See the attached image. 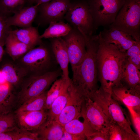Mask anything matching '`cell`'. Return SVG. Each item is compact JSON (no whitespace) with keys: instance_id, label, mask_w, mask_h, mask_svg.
Wrapping results in <instances>:
<instances>
[{"instance_id":"cell-14","label":"cell","mask_w":140,"mask_h":140,"mask_svg":"<svg viewBox=\"0 0 140 140\" xmlns=\"http://www.w3.org/2000/svg\"><path fill=\"white\" fill-rule=\"evenodd\" d=\"M98 35L103 41L114 45L123 52H126L136 42L128 33L115 28L104 29Z\"/></svg>"},{"instance_id":"cell-3","label":"cell","mask_w":140,"mask_h":140,"mask_svg":"<svg viewBox=\"0 0 140 140\" xmlns=\"http://www.w3.org/2000/svg\"><path fill=\"white\" fill-rule=\"evenodd\" d=\"M89 97L100 107L111 123L120 126L133 135L137 140H140L132 130L130 121L120 103L112 97L111 93L100 87L90 93Z\"/></svg>"},{"instance_id":"cell-27","label":"cell","mask_w":140,"mask_h":140,"mask_svg":"<svg viewBox=\"0 0 140 140\" xmlns=\"http://www.w3.org/2000/svg\"><path fill=\"white\" fill-rule=\"evenodd\" d=\"M67 80H65L61 76L53 82L51 87L47 92L45 110H48L50 108L53 102L59 95Z\"/></svg>"},{"instance_id":"cell-10","label":"cell","mask_w":140,"mask_h":140,"mask_svg":"<svg viewBox=\"0 0 140 140\" xmlns=\"http://www.w3.org/2000/svg\"><path fill=\"white\" fill-rule=\"evenodd\" d=\"M61 38L66 46L73 72L81 64L86 54L85 39L78 29L73 27L67 35Z\"/></svg>"},{"instance_id":"cell-18","label":"cell","mask_w":140,"mask_h":140,"mask_svg":"<svg viewBox=\"0 0 140 140\" xmlns=\"http://www.w3.org/2000/svg\"><path fill=\"white\" fill-rule=\"evenodd\" d=\"M38 6L34 5L23 7L14 13L12 16L8 17L9 26L13 25L23 28L31 26L38 12Z\"/></svg>"},{"instance_id":"cell-12","label":"cell","mask_w":140,"mask_h":140,"mask_svg":"<svg viewBox=\"0 0 140 140\" xmlns=\"http://www.w3.org/2000/svg\"><path fill=\"white\" fill-rule=\"evenodd\" d=\"M71 3L70 0H53L40 5V17L42 22L62 21Z\"/></svg>"},{"instance_id":"cell-24","label":"cell","mask_w":140,"mask_h":140,"mask_svg":"<svg viewBox=\"0 0 140 140\" xmlns=\"http://www.w3.org/2000/svg\"><path fill=\"white\" fill-rule=\"evenodd\" d=\"M44 32L40 36L41 39L62 37L67 35L72 27L63 21L52 22Z\"/></svg>"},{"instance_id":"cell-23","label":"cell","mask_w":140,"mask_h":140,"mask_svg":"<svg viewBox=\"0 0 140 140\" xmlns=\"http://www.w3.org/2000/svg\"><path fill=\"white\" fill-rule=\"evenodd\" d=\"M12 86L7 82L0 84V114L11 113L15 100Z\"/></svg>"},{"instance_id":"cell-28","label":"cell","mask_w":140,"mask_h":140,"mask_svg":"<svg viewBox=\"0 0 140 140\" xmlns=\"http://www.w3.org/2000/svg\"><path fill=\"white\" fill-rule=\"evenodd\" d=\"M107 134L109 140H137L133 135L122 127L111 123Z\"/></svg>"},{"instance_id":"cell-9","label":"cell","mask_w":140,"mask_h":140,"mask_svg":"<svg viewBox=\"0 0 140 140\" xmlns=\"http://www.w3.org/2000/svg\"><path fill=\"white\" fill-rule=\"evenodd\" d=\"M66 105L56 121L63 126L72 120L79 117L83 105L89 94L74 85L71 82L68 88Z\"/></svg>"},{"instance_id":"cell-40","label":"cell","mask_w":140,"mask_h":140,"mask_svg":"<svg viewBox=\"0 0 140 140\" xmlns=\"http://www.w3.org/2000/svg\"><path fill=\"white\" fill-rule=\"evenodd\" d=\"M52 0H37L36 5L39 6L41 4L48 3Z\"/></svg>"},{"instance_id":"cell-4","label":"cell","mask_w":140,"mask_h":140,"mask_svg":"<svg viewBox=\"0 0 140 140\" xmlns=\"http://www.w3.org/2000/svg\"><path fill=\"white\" fill-rule=\"evenodd\" d=\"M109 28L123 31L140 41V0H125Z\"/></svg>"},{"instance_id":"cell-42","label":"cell","mask_w":140,"mask_h":140,"mask_svg":"<svg viewBox=\"0 0 140 140\" xmlns=\"http://www.w3.org/2000/svg\"><path fill=\"white\" fill-rule=\"evenodd\" d=\"M31 2H36L37 0H30Z\"/></svg>"},{"instance_id":"cell-20","label":"cell","mask_w":140,"mask_h":140,"mask_svg":"<svg viewBox=\"0 0 140 140\" xmlns=\"http://www.w3.org/2000/svg\"><path fill=\"white\" fill-rule=\"evenodd\" d=\"M11 31L19 41L32 48L38 44H41V39L38 29L32 26Z\"/></svg>"},{"instance_id":"cell-29","label":"cell","mask_w":140,"mask_h":140,"mask_svg":"<svg viewBox=\"0 0 140 140\" xmlns=\"http://www.w3.org/2000/svg\"><path fill=\"white\" fill-rule=\"evenodd\" d=\"M64 131L71 134L86 135L87 129L85 123L82 122L78 118L73 119L63 126Z\"/></svg>"},{"instance_id":"cell-1","label":"cell","mask_w":140,"mask_h":140,"mask_svg":"<svg viewBox=\"0 0 140 140\" xmlns=\"http://www.w3.org/2000/svg\"><path fill=\"white\" fill-rule=\"evenodd\" d=\"M98 36L96 58L98 80L100 87L111 93L112 87L121 84L122 67L127 58L126 51H121L114 45L104 42Z\"/></svg>"},{"instance_id":"cell-34","label":"cell","mask_w":140,"mask_h":140,"mask_svg":"<svg viewBox=\"0 0 140 140\" xmlns=\"http://www.w3.org/2000/svg\"><path fill=\"white\" fill-rule=\"evenodd\" d=\"M6 15L0 12V42L5 43L10 30L7 22L8 17Z\"/></svg>"},{"instance_id":"cell-35","label":"cell","mask_w":140,"mask_h":140,"mask_svg":"<svg viewBox=\"0 0 140 140\" xmlns=\"http://www.w3.org/2000/svg\"><path fill=\"white\" fill-rule=\"evenodd\" d=\"M126 107L130 113L136 133L140 138V112L136 111L131 107Z\"/></svg>"},{"instance_id":"cell-19","label":"cell","mask_w":140,"mask_h":140,"mask_svg":"<svg viewBox=\"0 0 140 140\" xmlns=\"http://www.w3.org/2000/svg\"><path fill=\"white\" fill-rule=\"evenodd\" d=\"M63 126L55 120L46 121L36 132L40 140H60L64 132Z\"/></svg>"},{"instance_id":"cell-15","label":"cell","mask_w":140,"mask_h":140,"mask_svg":"<svg viewBox=\"0 0 140 140\" xmlns=\"http://www.w3.org/2000/svg\"><path fill=\"white\" fill-rule=\"evenodd\" d=\"M111 95L119 103L132 107L140 112V93L130 90L122 84L112 87Z\"/></svg>"},{"instance_id":"cell-5","label":"cell","mask_w":140,"mask_h":140,"mask_svg":"<svg viewBox=\"0 0 140 140\" xmlns=\"http://www.w3.org/2000/svg\"><path fill=\"white\" fill-rule=\"evenodd\" d=\"M94 31L100 26H109L114 21L125 0H88Z\"/></svg>"},{"instance_id":"cell-32","label":"cell","mask_w":140,"mask_h":140,"mask_svg":"<svg viewBox=\"0 0 140 140\" xmlns=\"http://www.w3.org/2000/svg\"><path fill=\"white\" fill-rule=\"evenodd\" d=\"M126 51L127 59L140 70V41H136Z\"/></svg>"},{"instance_id":"cell-39","label":"cell","mask_w":140,"mask_h":140,"mask_svg":"<svg viewBox=\"0 0 140 140\" xmlns=\"http://www.w3.org/2000/svg\"><path fill=\"white\" fill-rule=\"evenodd\" d=\"M5 45V43L0 42V62L3 57L4 51L3 46Z\"/></svg>"},{"instance_id":"cell-7","label":"cell","mask_w":140,"mask_h":140,"mask_svg":"<svg viewBox=\"0 0 140 140\" xmlns=\"http://www.w3.org/2000/svg\"><path fill=\"white\" fill-rule=\"evenodd\" d=\"M64 19L72 27L88 36L93 35L94 31L93 20L87 1L71 2Z\"/></svg>"},{"instance_id":"cell-38","label":"cell","mask_w":140,"mask_h":140,"mask_svg":"<svg viewBox=\"0 0 140 140\" xmlns=\"http://www.w3.org/2000/svg\"><path fill=\"white\" fill-rule=\"evenodd\" d=\"M0 140H15L12 131L0 133Z\"/></svg>"},{"instance_id":"cell-30","label":"cell","mask_w":140,"mask_h":140,"mask_svg":"<svg viewBox=\"0 0 140 140\" xmlns=\"http://www.w3.org/2000/svg\"><path fill=\"white\" fill-rule=\"evenodd\" d=\"M25 0H0V12L5 15L15 13L23 8Z\"/></svg>"},{"instance_id":"cell-21","label":"cell","mask_w":140,"mask_h":140,"mask_svg":"<svg viewBox=\"0 0 140 140\" xmlns=\"http://www.w3.org/2000/svg\"><path fill=\"white\" fill-rule=\"evenodd\" d=\"M71 79L67 81L58 97L51 104L47 112V120L56 121L66 104L68 95V88Z\"/></svg>"},{"instance_id":"cell-41","label":"cell","mask_w":140,"mask_h":140,"mask_svg":"<svg viewBox=\"0 0 140 140\" xmlns=\"http://www.w3.org/2000/svg\"><path fill=\"white\" fill-rule=\"evenodd\" d=\"M6 82L4 76L1 70H0V84L4 83Z\"/></svg>"},{"instance_id":"cell-8","label":"cell","mask_w":140,"mask_h":140,"mask_svg":"<svg viewBox=\"0 0 140 140\" xmlns=\"http://www.w3.org/2000/svg\"><path fill=\"white\" fill-rule=\"evenodd\" d=\"M80 117L83 118L87 127L86 137L98 132L107 133L111 122L100 107L89 97L83 105Z\"/></svg>"},{"instance_id":"cell-26","label":"cell","mask_w":140,"mask_h":140,"mask_svg":"<svg viewBox=\"0 0 140 140\" xmlns=\"http://www.w3.org/2000/svg\"><path fill=\"white\" fill-rule=\"evenodd\" d=\"M1 70L6 81L12 86L18 85L24 75L21 70L10 64L4 65Z\"/></svg>"},{"instance_id":"cell-25","label":"cell","mask_w":140,"mask_h":140,"mask_svg":"<svg viewBox=\"0 0 140 140\" xmlns=\"http://www.w3.org/2000/svg\"><path fill=\"white\" fill-rule=\"evenodd\" d=\"M47 92L45 91L27 100L19 107L15 113L45 110Z\"/></svg>"},{"instance_id":"cell-33","label":"cell","mask_w":140,"mask_h":140,"mask_svg":"<svg viewBox=\"0 0 140 140\" xmlns=\"http://www.w3.org/2000/svg\"><path fill=\"white\" fill-rule=\"evenodd\" d=\"M15 140H39L38 133L21 129L17 127L12 131Z\"/></svg>"},{"instance_id":"cell-37","label":"cell","mask_w":140,"mask_h":140,"mask_svg":"<svg viewBox=\"0 0 140 140\" xmlns=\"http://www.w3.org/2000/svg\"><path fill=\"white\" fill-rule=\"evenodd\" d=\"M86 139V137L85 135L73 134L64 131L60 140H84Z\"/></svg>"},{"instance_id":"cell-13","label":"cell","mask_w":140,"mask_h":140,"mask_svg":"<svg viewBox=\"0 0 140 140\" xmlns=\"http://www.w3.org/2000/svg\"><path fill=\"white\" fill-rule=\"evenodd\" d=\"M19 128L25 130L37 131L46 121L47 112L45 110L15 113Z\"/></svg>"},{"instance_id":"cell-11","label":"cell","mask_w":140,"mask_h":140,"mask_svg":"<svg viewBox=\"0 0 140 140\" xmlns=\"http://www.w3.org/2000/svg\"><path fill=\"white\" fill-rule=\"evenodd\" d=\"M50 55L47 48L41 44L39 47L31 48L25 54L22 61L33 71L38 72H44L50 64Z\"/></svg>"},{"instance_id":"cell-17","label":"cell","mask_w":140,"mask_h":140,"mask_svg":"<svg viewBox=\"0 0 140 140\" xmlns=\"http://www.w3.org/2000/svg\"><path fill=\"white\" fill-rule=\"evenodd\" d=\"M140 70L128 61L127 57L122 67L121 84L130 90L140 93Z\"/></svg>"},{"instance_id":"cell-6","label":"cell","mask_w":140,"mask_h":140,"mask_svg":"<svg viewBox=\"0 0 140 140\" xmlns=\"http://www.w3.org/2000/svg\"><path fill=\"white\" fill-rule=\"evenodd\" d=\"M62 75L61 70L57 69L29 79L23 83L18 93L16 101L19 106L27 100L46 91L58 78Z\"/></svg>"},{"instance_id":"cell-16","label":"cell","mask_w":140,"mask_h":140,"mask_svg":"<svg viewBox=\"0 0 140 140\" xmlns=\"http://www.w3.org/2000/svg\"><path fill=\"white\" fill-rule=\"evenodd\" d=\"M52 50L55 60L59 65L62 72V76L65 79L69 80L68 55L65 43L61 37L51 38Z\"/></svg>"},{"instance_id":"cell-31","label":"cell","mask_w":140,"mask_h":140,"mask_svg":"<svg viewBox=\"0 0 140 140\" xmlns=\"http://www.w3.org/2000/svg\"><path fill=\"white\" fill-rule=\"evenodd\" d=\"M16 124L15 116L11 113L0 114V133L13 130Z\"/></svg>"},{"instance_id":"cell-22","label":"cell","mask_w":140,"mask_h":140,"mask_svg":"<svg viewBox=\"0 0 140 140\" xmlns=\"http://www.w3.org/2000/svg\"><path fill=\"white\" fill-rule=\"evenodd\" d=\"M6 51L14 60L25 54L32 48L22 43L9 31L5 41Z\"/></svg>"},{"instance_id":"cell-2","label":"cell","mask_w":140,"mask_h":140,"mask_svg":"<svg viewBox=\"0 0 140 140\" xmlns=\"http://www.w3.org/2000/svg\"><path fill=\"white\" fill-rule=\"evenodd\" d=\"M86 43V53L82 61L72 72L71 82L90 94L99 88L97 53L99 44L98 35L88 36L81 31Z\"/></svg>"},{"instance_id":"cell-36","label":"cell","mask_w":140,"mask_h":140,"mask_svg":"<svg viewBox=\"0 0 140 140\" xmlns=\"http://www.w3.org/2000/svg\"><path fill=\"white\" fill-rule=\"evenodd\" d=\"M88 140H109L108 135L107 133L98 132L93 133L86 137Z\"/></svg>"}]
</instances>
